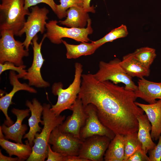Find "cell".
I'll list each match as a JSON object with an SVG mask.
<instances>
[{
	"mask_svg": "<svg viewBox=\"0 0 161 161\" xmlns=\"http://www.w3.org/2000/svg\"><path fill=\"white\" fill-rule=\"evenodd\" d=\"M42 118L44 127L39 134L35 136L32 152L27 160V161H44L47 157L48 140L52 130L61 124L65 118V116H57L50 110V104L43 105Z\"/></svg>",
	"mask_w": 161,
	"mask_h": 161,
	"instance_id": "cell-2",
	"label": "cell"
},
{
	"mask_svg": "<svg viewBox=\"0 0 161 161\" xmlns=\"http://www.w3.org/2000/svg\"><path fill=\"white\" fill-rule=\"evenodd\" d=\"M49 12L45 7H40L35 5L31 7V11L19 34L21 36L25 33L26 38L23 43L26 49L29 50L32 39L38 33L43 34L45 31Z\"/></svg>",
	"mask_w": 161,
	"mask_h": 161,
	"instance_id": "cell-8",
	"label": "cell"
},
{
	"mask_svg": "<svg viewBox=\"0 0 161 161\" xmlns=\"http://www.w3.org/2000/svg\"><path fill=\"white\" fill-rule=\"evenodd\" d=\"M84 0H60V4H56L55 13L58 18L62 19L67 16L68 8L72 7H83Z\"/></svg>",
	"mask_w": 161,
	"mask_h": 161,
	"instance_id": "cell-28",
	"label": "cell"
},
{
	"mask_svg": "<svg viewBox=\"0 0 161 161\" xmlns=\"http://www.w3.org/2000/svg\"><path fill=\"white\" fill-rule=\"evenodd\" d=\"M91 1V0H84L83 8L84 10L87 13L90 12L95 13V11L94 6L93 5L91 6L90 5Z\"/></svg>",
	"mask_w": 161,
	"mask_h": 161,
	"instance_id": "cell-34",
	"label": "cell"
},
{
	"mask_svg": "<svg viewBox=\"0 0 161 161\" xmlns=\"http://www.w3.org/2000/svg\"><path fill=\"white\" fill-rule=\"evenodd\" d=\"M74 79L67 88L63 89L61 83H54L52 87V92L58 96L56 103L52 106L50 110L56 115L58 116L64 110L70 109L75 101L80 92L81 83L83 66L80 63L75 64Z\"/></svg>",
	"mask_w": 161,
	"mask_h": 161,
	"instance_id": "cell-4",
	"label": "cell"
},
{
	"mask_svg": "<svg viewBox=\"0 0 161 161\" xmlns=\"http://www.w3.org/2000/svg\"><path fill=\"white\" fill-rule=\"evenodd\" d=\"M127 161H149V160L146 154L141 148L134 152Z\"/></svg>",
	"mask_w": 161,
	"mask_h": 161,
	"instance_id": "cell-33",
	"label": "cell"
},
{
	"mask_svg": "<svg viewBox=\"0 0 161 161\" xmlns=\"http://www.w3.org/2000/svg\"><path fill=\"white\" fill-rule=\"evenodd\" d=\"M62 42L66 49V55L68 59H76L82 56L92 55L101 46L92 42H81L79 44L74 45L68 44L62 39Z\"/></svg>",
	"mask_w": 161,
	"mask_h": 161,
	"instance_id": "cell-24",
	"label": "cell"
},
{
	"mask_svg": "<svg viewBox=\"0 0 161 161\" xmlns=\"http://www.w3.org/2000/svg\"><path fill=\"white\" fill-rule=\"evenodd\" d=\"M26 105L29 108L31 112V116L28 119L30 127L29 132L25 134L23 138H27L30 145L32 147L34 144L35 136L38 132H41V128L39 125L40 123L43 125V121L41 120V116L43 110V106L36 98H34L31 102L27 100Z\"/></svg>",
	"mask_w": 161,
	"mask_h": 161,
	"instance_id": "cell-16",
	"label": "cell"
},
{
	"mask_svg": "<svg viewBox=\"0 0 161 161\" xmlns=\"http://www.w3.org/2000/svg\"><path fill=\"white\" fill-rule=\"evenodd\" d=\"M1 128L0 127V145L9 154L17 156L21 161L27 160L32 152V147L28 141H25L26 144L10 142L4 137Z\"/></svg>",
	"mask_w": 161,
	"mask_h": 161,
	"instance_id": "cell-19",
	"label": "cell"
},
{
	"mask_svg": "<svg viewBox=\"0 0 161 161\" xmlns=\"http://www.w3.org/2000/svg\"><path fill=\"white\" fill-rule=\"evenodd\" d=\"M46 38L44 34L39 43L38 42V35H35L32 40L33 52V60L31 66L27 70V73L23 77L24 79L27 80L29 85L34 86L37 88H46L50 86L49 83L43 78L41 73V69L44 62L41 52L43 42Z\"/></svg>",
	"mask_w": 161,
	"mask_h": 161,
	"instance_id": "cell-10",
	"label": "cell"
},
{
	"mask_svg": "<svg viewBox=\"0 0 161 161\" xmlns=\"http://www.w3.org/2000/svg\"><path fill=\"white\" fill-rule=\"evenodd\" d=\"M132 53L136 59L145 67L149 69L156 56L155 49L148 47L138 49Z\"/></svg>",
	"mask_w": 161,
	"mask_h": 161,
	"instance_id": "cell-25",
	"label": "cell"
},
{
	"mask_svg": "<svg viewBox=\"0 0 161 161\" xmlns=\"http://www.w3.org/2000/svg\"><path fill=\"white\" fill-rule=\"evenodd\" d=\"M67 17L64 21H60V24L69 27L84 28L89 17L83 7H72L67 10Z\"/></svg>",
	"mask_w": 161,
	"mask_h": 161,
	"instance_id": "cell-22",
	"label": "cell"
},
{
	"mask_svg": "<svg viewBox=\"0 0 161 161\" xmlns=\"http://www.w3.org/2000/svg\"><path fill=\"white\" fill-rule=\"evenodd\" d=\"M13 31H0V63L9 62L15 66L24 65L23 58L29 55L28 50L24 49L23 42L16 40Z\"/></svg>",
	"mask_w": 161,
	"mask_h": 161,
	"instance_id": "cell-5",
	"label": "cell"
},
{
	"mask_svg": "<svg viewBox=\"0 0 161 161\" xmlns=\"http://www.w3.org/2000/svg\"><path fill=\"white\" fill-rule=\"evenodd\" d=\"M120 65L126 72L130 76L137 77L140 79L148 77L150 70L145 67L133 56L132 53L129 54L123 58Z\"/></svg>",
	"mask_w": 161,
	"mask_h": 161,
	"instance_id": "cell-21",
	"label": "cell"
},
{
	"mask_svg": "<svg viewBox=\"0 0 161 161\" xmlns=\"http://www.w3.org/2000/svg\"><path fill=\"white\" fill-rule=\"evenodd\" d=\"M65 156L62 154L53 151L48 144L47 161H65Z\"/></svg>",
	"mask_w": 161,
	"mask_h": 161,
	"instance_id": "cell-32",
	"label": "cell"
},
{
	"mask_svg": "<svg viewBox=\"0 0 161 161\" xmlns=\"http://www.w3.org/2000/svg\"><path fill=\"white\" fill-rule=\"evenodd\" d=\"M70 110L72 111V114L58 126V128L62 132L71 133L80 139V131L85 123L87 114L82 101L78 97Z\"/></svg>",
	"mask_w": 161,
	"mask_h": 161,
	"instance_id": "cell-13",
	"label": "cell"
},
{
	"mask_svg": "<svg viewBox=\"0 0 161 161\" xmlns=\"http://www.w3.org/2000/svg\"><path fill=\"white\" fill-rule=\"evenodd\" d=\"M125 154L124 161L128 158L136 151L142 148L137 137V132L124 135Z\"/></svg>",
	"mask_w": 161,
	"mask_h": 161,
	"instance_id": "cell-26",
	"label": "cell"
},
{
	"mask_svg": "<svg viewBox=\"0 0 161 161\" xmlns=\"http://www.w3.org/2000/svg\"><path fill=\"white\" fill-rule=\"evenodd\" d=\"M0 161H21L18 157L13 158L10 156L7 157L3 155L0 151Z\"/></svg>",
	"mask_w": 161,
	"mask_h": 161,
	"instance_id": "cell-36",
	"label": "cell"
},
{
	"mask_svg": "<svg viewBox=\"0 0 161 161\" xmlns=\"http://www.w3.org/2000/svg\"><path fill=\"white\" fill-rule=\"evenodd\" d=\"M120 60L116 58L106 62L100 61L99 64V69L95 74L94 78L100 81H111L117 84L122 83L127 89L135 91L137 86L135 84L131 77L124 71L120 65Z\"/></svg>",
	"mask_w": 161,
	"mask_h": 161,
	"instance_id": "cell-7",
	"label": "cell"
},
{
	"mask_svg": "<svg viewBox=\"0 0 161 161\" xmlns=\"http://www.w3.org/2000/svg\"><path fill=\"white\" fill-rule=\"evenodd\" d=\"M81 78L78 97L84 106L93 105L101 123L115 134L137 132V117L144 111L135 103L134 92L110 81H99L91 73L82 74Z\"/></svg>",
	"mask_w": 161,
	"mask_h": 161,
	"instance_id": "cell-1",
	"label": "cell"
},
{
	"mask_svg": "<svg viewBox=\"0 0 161 161\" xmlns=\"http://www.w3.org/2000/svg\"><path fill=\"white\" fill-rule=\"evenodd\" d=\"M125 154L124 135L116 134L111 140L104 155L105 161H124Z\"/></svg>",
	"mask_w": 161,
	"mask_h": 161,
	"instance_id": "cell-23",
	"label": "cell"
},
{
	"mask_svg": "<svg viewBox=\"0 0 161 161\" xmlns=\"http://www.w3.org/2000/svg\"><path fill=\"white\" fill-rule=\"evenodd\" d=\"M56 20L49 21L46 26V38L54 44H60L62 43V38H68L78 42H87L90 41L88 36L93 32L91 27V20L89 18L87 21L86 28L66 27L60 26Z\"/></svg>",
	"mask_w": 161,
	"mask_h": 161,
	"instance_id": "cell-6",
	"label": "cell"
},
{
	"mask_svg": "<svg viewBox=\"0 0 161 161\" xmlns=\"http://www.w3.org/2000/svg\"><path fill=\"white\" fill-rule=\"evenodd\" d=\"M26 66L23 65L20 66H15L13 63L6 62L3 64L0 63V74L5 70H11L16 71L18 74L17 75L18 78H23L27 73L26 71L24 69Z\"/></svg>",
	"mask_w": 161,
	"mask_h": 161,
	"instance_id": "cell-29",
	"label": "cell"
},
{
	"mask_svg": "<svg viewBox=\"0 0 161 161\" xmlns=\"http://www.w3.org/2000/svg\"><path fill=\"white\" fill-rule=\"evenodd\" d=\"M135 103L145 112L151 125V137L153 140H157L161 134V99L153 104Z\"/></svg>",
	"mask_w": 161,
	"mask_h": 161,
	"instance_id": "cell-17",
	"label": "cell"
},
{
	"mask_svg": "<svg viewBox=\"0 0 161 161\" xmlns=\"http://www.w3.org/2000/svg\"><path fill=\"white\" fill-rule=\"evenodd\" d=\"M17 75L14 71H10L9 79L10 84L13 86L12 89L9 93L6 94L0 99V109L5 116L6 119L4 124L10 126L14 122L9 117L7 110L10 105L12 103V100L15 94L20 90H25L30 93H36V90L26 83H21L18 80Z\"/></svg>",
	"mask_w": 161,
	"mask_h": 161,
	"instance_id": "cell-14",
	"label": "cell"
},
{
	"mask_svg": "<svg viewBox=\"0 0 161 161\" xmlns=\"http://www.w3.org/2000/svg\"><path fill=\"white\" fill-rule=\"evenodd\" d=\"M137 120L138 122V139L141 145L142 149L147 154L156 145L150 135L151 125L146 114H143L137 117Z\"/></svg>",
	"mask_w": 161,
	"mask_h": 161,
	"instance_id": "cell-20",
	"label": "cell"
},
{
	"mask_svg": "<svg viewBox=\"0 0 161 161\" xmlns=\"http://www.w3.org/2000/svg\"><path fill=\"white\" fill-rule=\"evenodd\" d=\"M0 30L13 31L19 36L26 21L25 16L30 13L24 8V0H1Z\"/></svg>",
	"mask_w": 161,
	"mask_h": 161,
	"instance_id": "cell-3",
	"label": "cell"
},
{
	"mask_svg": "<svg viewBox=\"0 0 161 161\" xmlns=\"http://www.w3.org/2000/svg\"><path fill=\"white\" fill-rule=\"evenodd\" d=\"M29 109H19L13 108L12 112L16 117L17 120L14 123L10 126H6L4 123L0 127L1 128L4 137L7 139H10L16 143H22V139L25 134L27 129L26 124H22L24 119L29 115Z\"/></svg>",
	"mask_w": 161,
	"mask_h": 161,
	"instance_id": "cell-15",
	"label": "cell"
},
{
	"mask_svg": "<svg viewBox=\"0 0 161 161\" xmlns=\"http://www.w3.org/2000/svg\"><path fill=\"white\" fill-rule=\"evenodd\" d=\"M40 3L47 4L54 12L55 13L56 4L54 0H24V8L26 9H28L29 7L36 5Z\"/></svg>",
	"mask_w": 161,
	"mask_h": 161,
	"instance_id": "cell-30",
	"label": "cell"
},
{
	"mask_svg": "<svg viewBox=\"0 0 161 161\" xmlns=\"http://www.w3.org/2000/svg\"><path fill=\"white\" fill-rule=\"evenodd\" d=\"M111 139L108 137L95 135L83 141L78 155L89 161H102Z\"/></svg>",
	"mask_w": 161,
	"mask_h": 161,
	"instance_id": "cell-12",
	"label": "cell"
},
{
	"mask_svg": "<svg viewBox=\"0 0 161 161\" xmlns=\"http://www.w3.org/2000/svg\"><path fill=\"white\" fill-rule=\"evenodd\" d=\"M128 34V32L126 26L122 24L120 27L113 29L101 38L92 42L101 46L106 43L112 42L118 38L125 37Z\"/></svg>",
	"mask_w": 161,
	"mask_h": 161,
	"instance_id": "cell-27",
	"label": "cell"
},
{
	"mask_svg": "<svg viewBox=\"0 0 161 161\" xmlns=\"http://www.w3.org/2000/svg\"><path fill=\"white\" fill-rule=\"evenodd\" d=\"M83 141L72 134L61 131L58 126L51 132L48 143L52 150L65 156L78 155Z\"/></svg>",
	"mask_w": 161,
	"mask_h": 161,
	"instance_id": "cell-9",
	"label": "cell"
},
{
	"mask_svg": "<svg viewBox=\"0 0 161 161\" xmlns=\"http://www.w3.org/2000/svg\"><path fill=\"white\" fill-rule=\"evenodd\" d=\"M149 161H160L161 160V134L157 144L149 151Z\"/></svg>",
	"mask_w": 161,
	"mask_h": 161,
	"instance_id": "cell-31",
	"label": "cell"
},
{
	"mask_svg": "<svg viewBox=\"0 0 161 161\" xmlns=\"http://www.w3.org/2000/svg\"><path fill=\"white\" fill-rule=\"evenodd\" d=\"M65 161H89L78 155H69L65 156Z\"/></svg>",
	"mask_w": 161,
	"mask_h": 161,
	"instance_id": "cell-35",
	"label": "cell"
},
{
	"mask_svg": "<svg viewBox=\"0 0 161 161\" xmlns=\"http://www.w3.org/2000/svg\"><path fill=\"white\" fill-rule=\"evenodd\" d=\"M137 88L134 91L137 97L140 98L149 104H153L161 99V83L148 80L144 78L140 79Z\"/></svg>",
	"mask_w": 161,
	"mask_h": 161,
	"instance_id": "cell-18",
	"label": "cell"
},
{
	"mask_svg": "<svg viewBox=\"0 0 161 161\" xmlns=\"http://www.w3.org/2000/svg\"><path fill=\"white\" fill-rule=\"evenodd\" d=\"M84 107L87 117L84 125L80 131V139L83 141L95 135L106 136L111 140L113 139L115 134L101 123L95 107L91 104Z\"/></svg>",
	"mask_w": 161,
	"mask_h": 161,
	"instance_id": "cell-11",
	"label": "cell"
}]
</instances>
